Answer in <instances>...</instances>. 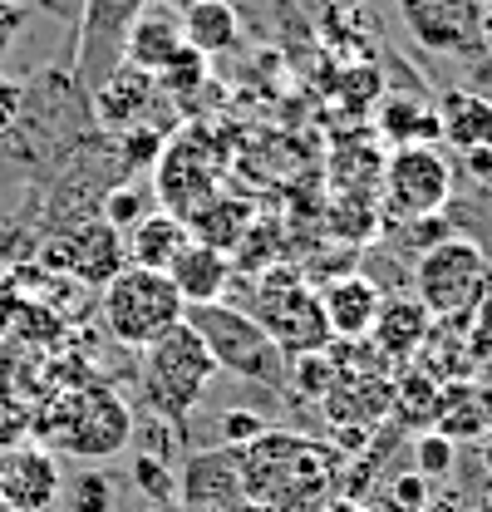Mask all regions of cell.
<instances>
[{"label":"cell","mask_w":492,"mask_h":512,"mask_svg":"<svg viewBox=\"0 0 492 512\" xmlns=\"http://www.w3.org/2000/svg\"><path fill=\"white\" fill-rule=\"evenodd\" d=\"M246 316L261 320V330L281 345L286 360L315 355V350L330 345V325H325V311H320V296L310 291L296 266H266Z\"/></svg>","instance_id":"8992f818"},{"label":"cell","mask_w":492,"mask_h":512,"mask_svg":"<svg viewBox=\"0 0 492 512\" xmlns=\"http://www.w3.org/2000/svg\"><path fill=\"white\" fill-rule=\"evenodd\" d=\"M429 335H433V316L424 311L419 296H384L379 320H374V330H369L374 355H379L384 365H389V360L419 355V350L429 345Z\"/></svg>","instance_id":"ac0fdd59"},{"label":"cell","mask_w":492,"mask_h":512,"mask_svg":"<svg viewBox=\"0 0 492 512\" xmlns=\"http://www.w3.org/2000/svg\"><path fill=\"white\" fill-rule=\"evenodd\" d=\"M306 444L310 439L291 434V429H266L256 444H246L242 448V498L246 503L266 508L286 488V478H291L296 458L306 453Z\"/></svg>","instance_id":"7c38bea8"},{"label":"cell","mask_w":492,"mask_h":512,"mask_svg":"<svg viewBox=\"0 0 492 512\" xmlns=\"http://www.w3.org/2000/svg\"><path fill=\"white\" fill-rule=\"evenodd\" d=\"M438 404H443V384L438 375L429 370H409V375H399L394 380V424L399 429H414V434H424L438 424Z\"/></svg>","instance_id":"603a6c76"},{"label":"cell","mask_w":492,"mask_h":512,"mask_svg":"<svg viewBox=\"0 0 492 512\" xmlns=\"http://www.w3.org/2000/svg\"><path fill=\"white\" fill-rule=\"evenodd\" d=\"M187 316V301L178 286L168 281V271H143V266H123L119 276L104 286L99 296V320L104 330L128 345V350H148L158 335H168Z\"/></svg>","instance_id":"3957f363"},{"label":"cell","mask_w":492,"mask_h":512,"mask_svg":"<svg viewBox=\"0 0 492 512\" xmlns=\"http://www.w3.org/2000/svg\"><path fill=\"white\" fill-rule=\"evenodd\" d=\"M222 512H261L256 503H237V508H222Z\"/></svg>","instance_id":"b9f144b4"},{"label":"cell","mask_w":492,"mask_h":512,"mask_svg":"<svg viewBox=\"0 0 492 512\" xmlns=\"http://www.w3.org/2000/svg\"><path fill=\"white\" fill-rule=\"evenodd\" d=\"M409 286L433 320L473 316L492 296V256L473 237H448L414 261Z\"/></svg>","instance_id":"277c9868"},{"label":"cell","mask_w":492,"mask_h":512,"mask_svg":"<svg viewBox=\"0 0 492 512\" xmlns=\"http://www.w3.org/2000/svg\"><path fill=\"white\" fill-rule=\"evenodd\" d=\"M148 0H79L74 20V74L84 89H99L123 64V40Z\"/></svg>","instance_id":"ba28073f"},{"label":"cell","mask_w":492,"mask_h":512,"mask_svg":"<svg viewBox=\"0 0 492 512\" xmlns=\"http://www.w3.org/2000/svg\"><path fill=\"white\" fill-rule=\"evenodd\" d=\"M178 503L183 512H222L246 503L242 498V448H197L187 453L178 473Z\"/></svg>","instance_id":"30bf717a"},{"label":"cell","mask_w":492,"mask_h":512,"mask_svg":"<svg viewBox=\"0 0 492 512\" xmlns=\"http://www.w3.org/2000/svg\"><path fill=\"white\" fill-rule=\"evenodd\" d=\"M369 508H399V512H424L429 508V483L419 473H394L384 498H374Z\"/></svg>","instance_id":"1f68e13d"},{"label":"cell","mask_w":492,"mask_h":512,"mask_svg":"<svg viewBox=\"0 0 492 512\" xmlns=\"http://www.w3.org/2000/svg\"><path fill=\"white\" fill-rule=\"evenodd\" d=\"M20 109H25V84L10 79V74H0V138L20 124Z\"/></svg>","instance_id":"d590c367"},{"label":"cell","mask_w":492,"mask_h":512,"mask_svg":"<svg viewBox=\"0 0 492 512\" xmlns=\"http://www.w3.org/2000/svg\"><path fill=\"white\" fill-rule=\"evenodd\" d=\"M153 79H158V94H163L168 104H178V109H192V94H197V89H202V84L212 79V60L183 45V50H178L173 60L163 64V69H158Z\"/></svg>","instance_id":"d4e9b609"},{"label":"cell","mask_w":492,"mask_h":512,"mask_svg":"<svg viewBox=\"0 0 492 512\" xmlns=\"http://www.w3.org/2000/svg\"><path fill=\"white\" fill-rule=\"evenodd\" d=\"M266 429H271V424H266V414H256V409H227V414H217V434H222V448L256 444Z\"/></svg>","instance_id":"d6a6232c"},{"label":"cell","mask_w":492,"mask_h":512,"mask_svg":"<svg viewBox=\"0 0 492 512\" xmlns=\"http://www.w3.org/2000/svg\"><path fill=\"white\" fill-rule=\"evenodd\" d=\"M325 512H369V503H355V498H335V503H325Z\"/></svg>","instance_id":"f35d334b"},{"label":"cell","mask_w":492,"mask_h":512,"mask_svg":"<svg viewBox=\"0 0 492 512\" xmlns=\"http://www.w3.org/2000/svg\"><path fill=\"white\" fill-rule=\"evenodd\" d=\"M20 5H30V10H50V15H55V5H50V0H20Z\"/></svg>","instance_id":"60d3db41"},{"label":"cell","mask_w":492,"mask_h":512,"mask_svg":"<svg viewBox=\"0 0 492 512\" xmlns=\"http://www.w3.org/2000/svg\"><path fill=\"white\" fill-rule=\"evenodd\" d=\"M178 15H183L187 50H197L207 60L232 55L242 45V15L227 0H178Z\"/></svg>","instance_id":"ffe728a7"},{"label":"cell","mask_w":492,"mask_h":512,"mask_svg":"<svg viewBox=\"0 0 492 512\" xmlns=\"http://www.w3.org/2000/svg\"><path fill=\"white\" fill-rule=\"evenodd\" d=\"M379 306H384V291L369 281L365 271H345L335 276L325 291H320V311H325V325H330V340H365L379 320Z\"/></svg>","instance_id":"4fadbf2b"},{"label":"cell","mask_w":492,"mask_h":512,"mask_svg":"<svg viewBox=\"0 0 492 512\" xmlns=\"http://www.w3.org/2000/svg\"><path fill=\"white\" fill-rule=\"evenodd\" d=\"M123 237L104 222V217H89V222H79L69 237H64V247L50 252V266H64V271H74L84 286H109L114 276H119L123 266Z\"/></svg>","instance_id":"8fae6325"},{"label":"cell","mask_w":492,"mask_h":512,"mask_svg":"<svg viewBox=\"0 0 492 512\" xmlns=\"http://www.w3.org/2000/svg\"><path fill=\"white\" fill-rule=\"evenodd\" d=\"M379 133L394 148L438 143V114H433L429 99H419V94H389V99H379Z\"/></svg>","instance_id":"7402d4cb"},{"label":"cell","mask_w":492,"mask_h":512,"mask_svg":"<svg viewBox=\"0 0 492 512\" xmlns=\"http://www.w3.org/2000/svg\"><path fill=\"white\" fill-rule=\"evenodd\" d=\"M0 498L10 512H45L60 498V463L45 448H20L0 468Z\"/></svg>","instance_id":"2e32d148"},{"label":"cell","mask_w":492,"mask_h":512,"mask_svg":"<svg viewBox=\"0 0 492 512\" xmlns=\"http://www.w3.org/2000/svg\"><path fill=\"white\" fill-rule=\"evenodd\" d=\"M246 227H251V207L217 192L207 207H197V212H192V227H187V232H192L197 242L217 247V252H237V242L246 237Z\"/></svg>","instance_id":"cb8c5ba5"},{"label":"cell","mask_w":492,"mask_h":512,"mask_svg":"<svg viewBox=\"0 0 492 512\" xmlns=\"http://www.w3.org/2000/svg\"><path fill=\"white\" fill-rule=\"evenodd\" d=\"M217 375H222L217 360L207 355L202 335H197L187 320H178L168 335H158V340L143 350V399H148V409H153L163 424H173V429H183L192 404L207 394V384L217 380Z\"/></svg>","instance_id":"7a4b0ae2"},{"label":"cell","mask_w":492,"mask_h":512,"mask_svg":"<svg viewBox=\"0 0 492 512\" xmlns=\"http://www.w3.org/2000/svg\"><path fill=\"white\" fill-rule=\"evenodd\" d=\"M40 429L64 453H74L84 463H104V458L123 453L128 439H133V409L114 389L89 384L79 394H60V404L50 414H40Z\"/></svg>","instance_id":"5b68a950"},{"label":"cell","mask_w":492,"mask_h":512,"mask_svg":"<svg viewBox=\"0 0 492 512\" xmlns=\"http://www.w3.org/2000/svg\"><path fill=\"white\" fill-rule=\"evenodd\" d=\"M453 463H458V444H453V439H443L438 429L414 434V473H419L424 483L453 478Z\"/></svg>","instance_id":"83f0119b"},{"label":"cell","mask_w":492,"mask_h":512,"mask_svg":"<svg viewBox=\"0 0 492 512\" xmlns=\"http://www.w3.org/2000/svg\"><path fill=\"white\" fill-rule=\"evenodd\" d=\"M320 10H335V5H350V0H315Z\"/></svg>","instance_id":"7bdbcfd3"},{"label":"cell","mask_w":492,"mask_h":512,"mask_svg":"<svg viewBox=\"0 0 492 512\" xmlns=\"http://www.w3.org/2000/svg\"><path fill=\"white\" fill-rule=\"evenodd\" d=\"M433 114H438V143H448L458 158L492 148V99L473 89H448L433 104Z\"/></svg>","instance_id":"d6986e66"},{"label":"cell","mask_w":492,"mask_h":512,"mask_svg":"<svg viewBox=\"0 0 492 512\" xmlns=\"http://www.w3.org/2000/svg\"><path fill=\"white\" fill-rule=\"evenodd\" d=\"M488 512H492V483H488Z\"/></svg>","instance_id":"ee69618b"},{"label":"cell","mask_w":492,"mask_h":512,"mask_svg":"<svg viewBox=\"0 0 492 512\" xmlns=\"http://www.w3.org/2000/svg\"><path fill=\"white\" fill-rule=\"evenodd\" d=\"M232 276H237V266H232V256L217 252V247H207V242H187L178 261L168 266V281L178 286V296H183L187 306H212V301H227V291H232Z\"/></svg>","instance_id":"e0dca14e"},{"label":"cell","mask_w":492,"mask_h":512,"mask_svg":"<svg viewBox=\"0 0 492 512\" xmlns=\"http://www.w3.org/2000/svg\"><path fill=\"white\" fill-rule=\"evenodd\" d=\"M69 503H74V512H114V478L99 473V468L74 473V483H69Z\"/></svg>","instance_id":"4dcf8cb0"},{"label":"cell","mask_w":492,"mask_h":512,"mask_svg":"<svg viewBox=\"0 0 492 512\" xmlns=\"http://www.w3.org/2000/svg\"><path fill=\"white\" fill-rule=\"evenodd\" d=\"M478 458H483V468H488V478H492V434L483 439V448H478Z\"/></svg>","instance_id":"ab89813d"},{"label":"cell","mask_w":492,"mask_h":512,"mask_svg":"<svg viewBox=\"0 0 492 512\" xmlns=\"http://www.w3.org/2000/svg\"><path fill=\"white\" fill-rule=\"evenodd\" d=\"M183 45L187 40H183L178 0H148L143 15L133 20L128 40H123V64H133V69H143V74H158Z\"/></svg>","instance_id":"5bb4252c"},{"label":"cell","mask_w":492,"mask_h":512,"mask_svg":"<svg viewBox=\"0 0 492 512\" xmlns=\"http://www.w3.org/2000/svg\"><path fill=\"white\" fill-rule=\"evenodd\" d=\"M473 399H478V414H483V429L492 434V380L488 384H473Z\"/></svg>","instance_id":"8d00e7d4"},{"label":"cell","mask_w":492,"mask_h":512,"mask_svg":"<svg viewBox=\"0 0 492 512\" xmlns=\"http://www.w3.org/2000/svg\"><path fill=\"white\" fill-rule=\"evenodd\" d=\"M133 483H138L143 498H153V512H173V503H178V473L168 463L138 453L133 458Z\"/></svg>","instance_id":"f1b7e54d"},{"label":"cell","mask_w":492,"mask_h":512,"mask_svg":"<svg viewBox=\"0 0 492 512\" xmlns=\"http://www.w3.org/2000/svg\"><path fill=\"white\" fill-rule=\"evenodd\" d=\"M30 20H35L30 5H20V0H0V60L20 45V35L30 30Z\"/></svg>","instance_id":"836d02e7"},{"label":"cell","mask_w":492,"mask_h":512,"mask_svg":"<svg viewBox=\"0 0 492 512\" xmlns=\"http://www.w3.org/2000/svg\"><path fill=\"white\" fill-rule=\"evenodd\" d=\"M478 40H483V50L492 55V0L478 5Z\"/></svg>","instance_id":"74e56055"},{"label":"cell","mask_w":492,"mask_h":512,"mask_svg":"<svg viewBox=\"0 0 492 512\" xmlns=\"http://www.w3.org/2000/svg\"><path fill=\"white\" fill-rule=\"evenodd\" d=\"M478 5L483 0H399V15L429 55H453L463 64H478L488 55L478 40Z\"/></svg>","instance_id":"9c48e42d"},{"label":"cell","mask_w":492,"mask_h":512,"mask_svg":"<svg viewBox=\"0 0 492 512\" xmlns=\"http://www.w3.org/2000/svg\"><path fill=\"white\" fill-rule=\"evenodd\" d=\"M158 99H163V94H158V79L143 74V69H133V64H119L99 89H89L94 119L104 128H114V133L148 124V109H153Z\"/></svg>","instance_id":"9a60e30c"},{"label":"cell","mask_w":492,"mask_h":512,"mask_svg":"<svg viewBox=\"0 0 492 512\" xmlns=\"http://www.w3.org/2000/svg\"><path fill=\"white\" fill-rule=\"evenodd\" d=\"M133 434H138L143 453H148V458H158V463H168V458H173V448H178L173 424H163L158 414H153V419H143V424H133Z\"/></svg>","instance_id":"e575fe53"},{"label":"cell","mask_w":492,"mask_h":512,"mask_svg":"<svg viewBox=\"0 0 492 512\" xmlns=\"http://www.w3.org/2000/svg\"><path fill=\"white\" fill-rule=\"evenodd\" d=\"M286 380L296 384V394H306V399H325L340 384V370H335V360L325 350H315V355H296L291 360V375Z\"/></svg>","instance_id":"f546056e"},{"label":"cell","mask_w":492,"mask_h":512,"mask_svg":"<svg viewBox=\"0 0 492 512\" xmlns=\"http://www.w3.org/2000/svg\"><path fill=\"white\" fill-rule=\"evenodd\" d=\"M384 227H394V247L404 256H419L438 247V242H448V237H458V227H453V217L448 212H433V217H409V222H384Z\"/></svg>","instance_id":"484cf974"},{"label":"cell","mask_w":492,"mask_h":512,"mask_svg":"<svg viewBox=\"0 0 492 512\" xmlns=\"http://www.w3.org/2000/svg\"><path fill=\"white\" fill-rule=\"evenodd\" d=\"M183 320L202 335V345H207V355L217 360V370L261 384V389H286L291 360H286L281 345L261 330V320L246 316V306H232V301L187 306Z\"/></svg>","instance_id":"6da1fadb"},{"label":"cell","mask_w":492,"mask_h":512,"mask_svg":"<svg viewBox=\"0 0 492 512\" xmlns=\"http://www.w3.org/2000/svg\"><path fill=\"white\" fill-rule=\"evenodd\" d=\"M379 192H384V222L448 212L453 207V163L438 143L394 148L379 168Z\"/></svg>","instance_id":"52a82bcc"},{"label":"cell","mask_w":492,"mask_h":512,"mask_svg":"<svg viewBox=\"0 0 492 512\" xmlns=\"http://www.w3.org/2000/svg\"><path fill=\"white\" fill-rule=\"evenodd\" d=\"M187 242H192V232H187L183 217H173V212H148V217H143V222L128 232L123 252H128V266H143V271H168Z\"/></svg>","instance_id":"44dd1931"},{"label":"cell","mask_w":492,"mask_h":512,"mask_svg":"<svg viewBox=\"0 0 492 512\" xmlns=\"http://www.w3.org/2000/svg\"><path fill=\"white\" fill-rule=\"evenodd\" d=\"M148 212H153V197L138 188V183H114V188L104 192V202H99V217H104L114 232H133Z\"/></svg>","instance_id":"4316f807"}]
</instances>
